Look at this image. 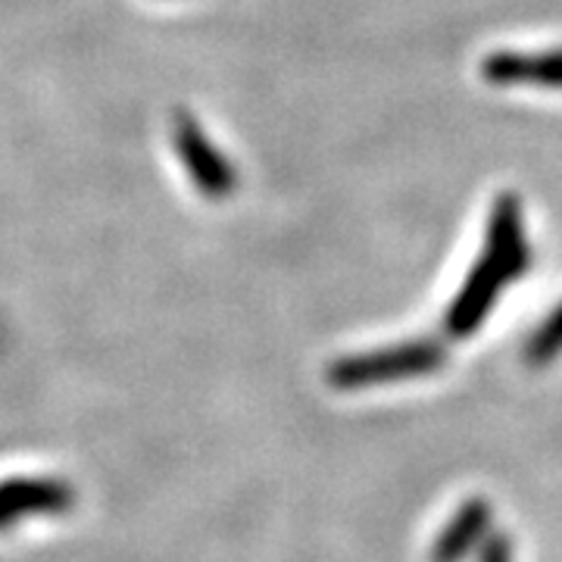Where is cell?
Wrapping results in <instances>:
<instances>
[{"mask_svg":"<svg viewBox=\"0 0 562 562\" xmlns=\"http://www.w3.org/2000/svg\"><path fill=\"white\" fill-rule=\"evenodd\" d=\"M443 362L441 347L428 341L401 344L391 350L366 353V357H347L328 369V382L338 387H369V384L403 382V379H419L435 372Z\"/></svg>","mask_w":562,"mask_h":562,"instance_id":"obj_1","label":"cell"},{"mask_svg":"<svg viewBox=\"0 0 562 562\" xmlns=\"http://www.w3.org/2000/svg\"><path fill=\"white\" fill-rule=\"evenodd\" d=\"M176 150H179L184 169L191 172V181L198 184V191L206 198H225L235 188V172L232 166L216 154V147L203 138L194 120L181 116L176 125Z\"/></svg>","mask_w":562,"mask_h":562,"instance_id":"obj_2","label":"cell"},{"mask_svg":"<svg viewBox=\"0 0 562 562\" xmlns=\"http://www.w3.org/2000/svg\"><path fill=\"white\" fill-rule=\"evenodd\" d=\"M487 260L501 269L506 281L519 279L528 266V244L522 238V216H519V198L503 194L494 213H491V232H487Z\"/></svg>","mask_w":562,"mask_h":562,"instance_id":"obj_3","label":"cell"},{"mask_svg":"<svg viewBox=\"0 0 562 562\" xmlns=\"http://www.w3.org/2000/svg\"><path fill=\"white\" fill-rule=\"evenodd\" d=\"M503 276L501 269L494 262L482 257V262L472 269V276L465 281V288L460 291V297L453 301L450 313H447V331L453 338H465L472 335L482 319L491 313V306L497 301V291L503 288Z\"/></svg>","mask_w":562,"mask_h":562,"instance_id":"obj_4","label":"cell"},{"mask_svg":"<svg viewBox=\"0 0 562 562\" xmlns=\"http://www.w3.org/2000/svg\"><path fill=\"white\" fill-rule=\"evenodd\" d=\"M484 79L494 85H543L562 88V50L543 57L525 54H494L482 63Z\"/></svg>","mask_w":562,"mask_h":562,"instance_id":"obj_5","label":"cell"},{"mask_svg":"<svg viewBox=\"0 0 562 562\" xmlns=\"http://www.w3.org/2000/svg\"><path fill=\"white\" fill-rule=\"evenodd\" d=\"M491 525V506L484 501H469L457 509V516L443 528V535L435 543L431 562H460L475 543L482 541V535Z\"/></svg>","mask_w":562,"mask_h":562,"instance_id":"obj_6","label":"cell"},{"mask_svg":"<svg viewBox=\"0 0 562 562\" xmlns=\"http://www.w3.org/2000/svg\"><path fill=\"white\" fill-rule=\"evenodd\" d=\"M562 350V306L550 316V319L543 322V328L528 341V350H525V357L531 366H543V362H550L557 353Z\"/></svg>","mask_w":562,"mask_h":562,"instance_id":"obj_7","label":"cell"},{"mask_svg":"<svg viewBox=\"0 0 562 562\" xmlns=\"http://www.w3.org/2000/svg\"><path fill=\"white\" fill-rule=\"evenodd\" d=\"M479 562H509V541L503 538V535H494V538H487L482 550V560Z\"/></svg>","mask_w":562,"mask_h":562,"instance_id":"obj_8","label":"cell"}]
</instances>
